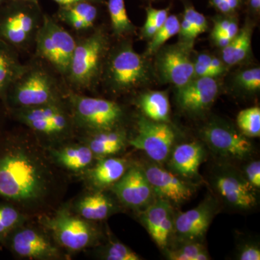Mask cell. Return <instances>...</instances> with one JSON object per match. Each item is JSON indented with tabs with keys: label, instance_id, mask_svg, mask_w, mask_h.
<instances>
[{
	"label": "cell",
	"instance_id": "46",
	"mask_svg": "<svg viewBox=\"0 0 260 260\" xmlns=\"http://www.w3.org/2000/svg\"><path fill=\"white\" fill-rule=\"evenodd\" d=\"M230 13L236 11L239 8L241 0H225Z\"/></svg>",
	"mask_w": 260,
	"mask_h": 260
},
{
	"label": "cell",
	"instance_id": "15",
	"mask_svg": "<svg viewBox=\"0 0 260 260\" xmlns=\"http://www.w3.org/2000/svg\"><path fill=\"white\" fill-rule=\"evenodd\" d=\"M188 44L172 46L164 49L158 58L160 73L178 89L189 83L194 77V62Z\"/></svg>",
	"mask_w": 260,
	"mask_h": 260
},
{
	"label": "cell",
	"instance_id": "23",
	"mask_svg": "<svg viewBox=\"0 0 260 260\" xmlns=\"http://www.w3.org/2000/svg\"><path fill=\"white\" fill-rule=\"evenodd\" d=\"M127 164L124 159L108 158L100 160L90 172V178L98 187L113 186L127 170Z\"/></svg>",
	"mask_w": 260,
	"mask_h": 260
},
{
	"label": "cell",
	"instance_id": "11",
	"mask_svg": "<svg viewBox=\"0 0 260 260\" xmlns=\"http://www.w3.org/2000/svg\"><path fill=\"white\" fill-rule=\"evenodd\" d=\"M142 168L155 198L166 200L172 205L184 204L189 201L198 189V184L194 181L187 180L156 162L146 164Z\"/></svg>",
	"mask_w": 260,
	"mask_h": 260
},
{
	"label": "cell",
	"instance_id": "30",
	"mask_svg": "<svg viewBox=\"0 0 260 260\" xmlns=\"http://www.w3.org/2000/svg\"><path fill=\"white\" fill-rule=\"evenodd\" d=\"M167 258L171 260H209L205 246L200 242L182 243L179 247L168 249Z\"/></svg>",
	"mask_w": 260,
	"mask_h": 260
},
{
	"label": "cell",
	"instance_id": "12",
	"mask_svg": "<svg viewBox=\"0 0 260 260\" xmlns=\"http://www.w3.org/2000/svg\"><path fill=\"white\" fill-rule=\"evenodd\" d=\"M218 211V201L213 197H208L196 208L174 217L173 234H175L181 244L201 242Z\"/></svg>",
	"mask_w": 260,
	"mask_h": 260
},
{
	"label": "cell",
	"instance_id": "49",
	"mask_svg": "<svg viewBox=\"0 0 260 260\" xmlns=\"http://www.w3.org/2000/svg\"><path fill=\"white\" fill-rule=\"evenodd\" d=\"M4 1V0H0V4H1Z\"/></svg>",
	"mask_w": 260,
	"mask_h": 260
},
{
	"label": "cell",
	"instance_id": "19",
	"mask_svg": "<svg viewBox=\"0 0 260 260\" xmlns=\"http://www.w3.org/2000/svg\"><path fill=\"white\" fill-rule=\"evenodd\" d=\"M205 156L206 150L202 143H181L172 149L169 157V167L171 171L187 180H198L201 179L199 169Z\"/></svg>",
	"mask_w": 260,
	"mask_h": 260
},
{
	"label": "cell",
	"instance_id": "6",
	"mask_svg": "<svg viewBox=\"0 0 260 260\" xmlns=\"http://www.w3.org/2000/svg\"><path fill=\"white\" fill-rule=\"evenodd\" d=\"M202 139L219 158L242 161L251 156L254 146L249 138L231 126L212 122L201 130Z\"/></svg>",
	"mask_w": 260,
	"mask_h": 260
},
{
	"label": "cell",
	"instance_id": "39",
	"mask_svg": "<svg viewBox=\"0 0 260 260\" xmlns=\"http://www.w3.org/2000/svg\"><path fill=\"white\" fill-rule=\"evenodd\" d=\"M213 30L223 32L227 37L233 39L237 37L239 32V27H238L237 21L234 20L229 18L221 19V20H217Z\"/></svg>",
	"mask_w": 260,
	"mask_h": 260
},
{
	"label": "cell",
	"instance_id": "37",
	"mask_svg": "<svg viewBox=\"0 0 260 260\" xmlns=\"http://www.w3.org/2000/svg\"><path fill=\"white\" fill-rule=\"evenodd\" d=\"M243 176L246 181L256 190L260 188V162L259 160H253L246 164L244 168Z\"/></svg>",
	"mask_w": 260,
	"mask_h": 260
},
{
	"label": "cell",
	"instance_id": "9",
	"mask_svg": "<svg viewBox=\"0 0 260 260\" xmlns=\"http://www.w3.org/2000/svg\"><path fill=\"white\" fill-rule=\"evenodd\" d=\"M146 62L129 45L122 46L114 53L108 64L107 77L113 88L129 90L144 83L148 78Z\"/></svg>",
	"mask_w": 260,
	"mask_h": 260
},
{
	"label": "cell",
	"instance_id": "1",
	"mask_svg": "<svg viewBox=\"0 0 260 260\" xmlns=\"http://www.w3.org/2000/svg\"><path fill=\"white\" fill-rule=\"evenodd\" d=\"M57 78L41 63L25 64L8 93L20 109L59 103Z\"/></svg>",
	"mask_w": 260,
	"mask_h": 260
},
{
	"label": "cell",
	"instance_id": "2",
	"mask_svg": "<svg viewBox=\"0 0 260 260\" xmlns=\"http://www.w3.org/2000/svg\"><path fill=\"white\" fill-rule=\"evenodd\" d=\"M42 178L36 164L27 155L11 153L0 159V194L25 201L37 198L42 190Z\"/></svg>",
	"mask_w": 260,
	"mask_h": 260
},
{
	"label": "cell",
	"instance_id": "25",
	"mask_svg": "<svg viewBox=\"0 0 260 260\" xmlns=\"http://www.w3.org/2000/svg\"><path fill=\"white\" fill-rule=\"evenodd\" d=\"M139 107L145 117L150 120L168 122L170 115V104L167 93L150 91L143 93L138 100Z\"/></svg>",
	"mask_w": 260,
	"mask_h": 260
},
{
	"label": "cell",
	"instance_id": "13",
	"mask_svg": "<svg viewBox=\"0 0 260 260\" xmlns=\"http://www.w3.org/2000/svg\"><path fill=\"white\" fill-rule=\"evenodd\" d=\"M112 189L123 204L135 210H143L156 199L141 167L127 169Z\"/></svg>",
	"mask_w": 260,
	"mask_h": 260
},
{
	"label": "cell",
	"instance_id": "47",
	"mask_svg": "<svg viewBox=\"0 0 260 260\" xmlns=\"http://www.w3.org/2000/svg\"><path fill=\"white\" fill-rule=\"evenodd\" d=\"M248 4L251 10L259 13L260 10V0H247Z\"/></svg>",
	"mask_w": 260,
	"mask_h": 260
},
{
	"label": "cell",
	"instance_id": "8",
	"mask_svg": "<svg viewBox=\"0 0 260 260\" xmlns=\"http://www.w3.org/2000/svg\"><path fill=\"white\" fill-rule=\"evenodd\" d=\"M174 141L175 133L167 122L142 116L138 121V133L129 143L144 152L154 162L162 164L169 159Z\"/></svg>",
	"mask_w": 260,
	"mask_h": 260
},
{
	"label": "cell",
	"instance_id": "28",
	"mask_svg": "<svg viewBox=\"0 0 260 260\" xmlns=\"http://www.w3.org/2000/svg\"><path fill=\"white\" fill-rule=\"evenodd\" d=\"M60 164L70 170L78 171L85 169L92 162L93 153L89 147L75 146L65 148L55 153Z\"/></svg>",
	"mask_w": 260,
	"mask_h": 260
},
{
	"label": "cell",
	"instance_id": "38",
	"mask_svg": "<svg viewBox=\"0 0 260 260\" xmlns=\"http://www.w3.org/2000/svg\"><path fill=\"white\" fill-rule=\"evenodd\" d=\"M195 62L208 67L210 69L215 71L218 75L223 74L225 70V66L223 61L220 60L218 58L208 55V54H200Z\"/></svg>",
	"mask_w": 260,
	"mask_h": 260
},
{
	"label": "cell",
	"instance_id": "33",
	"mask_svg": "<svg viewBox=\"0 0 260 260\" xmlns=\"http://www.w3.org/2000/svg\"><path fill=\"white\" fill-rule=\"evenodd\" d=\"M104 258L108 260H140L141 256L120 242H111L104 251Z\"/></svg>",
	"mask_w": 260,
	"mask_h": 260
},
{
	"label": "cell",
	"instance_id": "31",
	"mask_svg": "<svg viewBox=\"0 0 260 260\" xmlns=\"http://www.w3.org/2000/svg\"><path fill=\"white\" fill-rule=\"evenodd\" d=\"M180 23L176 15H169L165 23L152 37L147 48V55H151L160 49L168 40L179 32Z\"/></svg>",
	"mask_w": 260,
	"mask_h": 260
},
{
	"label": "cell",
	"instance_id": "10",
	"mask_svg": "<svg viewBox=\"0 0 260 260\" xmlns=\"http://www.w3.org/2000/svg\"><path fill=\"white\" fill-rule=\"evenodd\" d=\"M220 200L233 209L249 210L257 204L256 189L246 181L242 173L229 167L217 169L212 179Z\"/></svg>",
	"mask_w": 260,
	"mask_h": 260
},
{
	"label": "cell",
	"instance_id": "44",
	"mask_svg": "<svg viewBox=\"0 0 260 260\" xmlns=\"http://www.w3.org/2000/svg\"><path fill=\"white\" fill-rule=\"evenodd\" d=\"M158 30V28H157L154 24L146 20L143 30V34H144L145 37L152 38L155 35V32H156Z\"/></svg>",
	"mask_w": 260,
	"mask_h": 260
},
{
	"label": "cell",
	"instance_id": "14",
	"mask_svg": "<svg viewBox=\"0 0 260 260\" xmlns=\"http://www.w3.org/2000/svg\"><path fill=\"white\" fill-rule=\"evenodd\" d=\"M44 223L52 232L59 244L69 250H81L93 241L92 228L81 219L65 212L47 219Z\"/></svg>",
	"mask_w": 260,
	"mask_h": 260
},
{
	"label": "cell",
	"instance_id": "4",
	"mask_svg": "<svg viewBox=\"0 0 260 260\" xmlns=\"http://www.w3.org/2000/svg\"><path fill=\"white\" fill-rule=\"evenodd\" d=\"M77 41L54 19L44 15L36 37V54L62 76H68Z\"/></svg>",
	"mask_w": 260,
	"mask_h": 260
},
{
	"label": "cell",
	"instance_id": "21",
	"mask_svg": "<svg viewBox=\"0 0 260 260\" xmlns=\"http://www.w3.org/2000/svg\"><path fill=\"white\" fill-rule=\"evenodd\" d=\"M25 65L20 61L18 51L0 39V96L8 94Z\"/></svg>",
	"mask_w": 260,
	"mask_h": 260
},
{
	"label": "cell",
	"instance_id": "26",
	"mask_svg": "<svg viewBox=\"0 0 260 260\" xmlns=\"http://www.w3.org/2000/svg\"><path fill=\"white\" fill-rule=\"evenodd\" d=\"M113 204L107 195L102 193L88 195L78 205V211L84 218L100 220L109 216L113 210Z\"/></svg>",
	"mask_w": 260,
	"mask_h": 260
},
{
	"label": "cell",
	"instance_id": "7",
	"mask_svg": "<svg viewBox=\"0 0 260 260\" xmlns=\"http://www.w3.org/2000/svg\"><path fill=\"white\" fill-rule=\"evenodd\" d=\"M70 99L77 120L95 133L116 129L122 119V109L115 102L78 94H71Z\"/></svg>",
	"mask_w": 260,
	"mask_h": 260
},
{
	"label": "cell",
	"instance_id": "20",
	"mask_svg": "<svg viewBox=\"0 0 260 260\" xmlns=\"http://www.w3.org/2000/svg\"><path fill=\"white\" fill-rule=\"evenodd\" d=\"M13 247L18 255L30 259L52 257L57 250L47 238L32 229H24L15 234Z\"/></svg>",
	"mask_w": 260,
	"mask_h": 260
},
{
	"label": "cell",
	"instance_id": "35",
	"mask_svg": "<svg viewBox=\"0 0 260 260\" xmlns=\"http://www.w3.org/2000/svg\"><path fill=\"white\" fill-rule=\"evenodd\" d=\"M20 215L10 207H0V234H5L18 223Z\"/></svg>",
	"mask_w": 260,
	"mask_h": 260
},
{
	"label": "cell",
	"instance_id": "32",
	"mask_svg": "<svg viewBox=\"0 0 260 260\" xmlns=\"http://www.w3.org/2000/svg\"><path fill=\"white\" fill-rule=\"evenodd\" d=\"M237 125L243 135L249 138L260 136V109L251 107L241 111L237 118Z\"/></svg>",
	"mask_w": 260,
	"mask_h": 260
},
{
	"label": "cell",
	"instance_id": "29",
	"mask_svg": "<svg viewBox=\"0 0 260 260\" xmlns=\"http://www.w3.org/2000/svg\"><path fill=\"white\" fill-rule=\"evenodd\" d=\"M108 10L113 31L121 37L133 31L134 25L128 16L124 0H109Z\"/></svg>",
	"mask_w": 260,
	"mask_h": 260
},
{
	"label": "cell",
	"instance_id": "18",
	"mask_svg": "<svg viewBox=\"0 0 260 260\" xmlns=\"http://www.w3.org/2000/svg\"><path fill=\"white\" fill-rule=\"evenodd\" d=\"M218 82L213 78L192 79L178 92V102L186 112L198 114L206 110L218 95Z\"/></svg>",
	"mask_w": 260,
	"mask_h": 260
},
{
	"label": "cell",
	"instance_id": "45",
	"mask_svg": "<svg viewBox=\"0 0 260 260\" xmlns=\"http://www.w3.org/2000/svg\"><path fill=\"white\" fill-rule=\"evenodd\" d=\"M210 3L214 8L223 13H230L225 0H210Z\"/></svg>",
	"mask_w": 260,
	"mask_h": 260
},
{
	"label": "cell",
	"instance_id": "43",
	"mask_svg": "<svg viewBox=\"0 0 260 260\" xmlns=\"http://www.w3.org/2000/svg\"><path fill=\"white\" fill-rule=\"evenodd\" d=\"M213 38L215 42L218 47L224 48L232 42V39L227 37L223 32H219L218 30H213Z\"/></svg>",
	"mask_w": 260,
	"mask_h": 260
},
{
	"label": "cell",
	"instance_id": "42",
	"mask_svg": "<svg viewBox=\"0 0 260 260\" xmlns=\"http://www.w3.org/2000/svg\"><path fill=\"white\" fill-rule=\"evenodd\" d=\"M208 29V22L204 15L198 12L193 25L192 39H195L199 34L206 31Z\"/></svg>",
	"mask_w": 260,
	"mask_h": 260
},
{
	"label": "cell",
	"instance_id": "24",
	"mask_svg": "<svg viewBox=\"0 0 260 260\" xmlns=\"http://www.w3.org/2000/svg\"><path fill=\"white\" fill-rule=\"evenodd\" d=\"M126 135L124 132L115 129L96 132L89 142V148L93 155L107 157L120 151L124 148Z\"/></svg>",
	"mask_w": 260,
	"mask_h": 260
},
{
	"label": "cell",
	"instance_id": "27",
	"mask_svg": "<svg viewBox=\"0 0 260 260\" xmlns=\"http://www.w3.org/2000/svg\"><path fill=\"white\" fill-rule=\"evenodd\" d=\"M251 32L250 27L245 25L238 32L226 47L223 48V61L226 64H237L244 60L251 49Z\"/></svg>",
	"mask_w": 260,
	"mask_h": 260
},
{
	"label": "cell",
	"instance_id": "22",
	"mask_svg": "<svg viewBox=\"0 0 260 260\" xmlns=\"http://www.w3.org/2000/svg\"><path fill=\"white\" fill-rule=\"evenodd\" d=\"M98 15L93 3L80 2L68 6H60L58 16L61 21L75 30H83L93 26Z\"/></svg>",
	"mask_w": 260,
	"mask_h": 260
},
{
	"label": "cell",
	"instance_id": "3",
	"mask_svg": "<svg viewBox=\"0 0 260 260\" xmlns=\"http://www.w3.org/2000/svg\"><path fill=\"white\" fill-rule=\"evenodd\" d=\"M44 15L38 4L18 0L0 15V39L17 51L34 45Z\"/></svg>",
	"mask_w": 260,
	"mask_h": 260
},
{
	"label": "cell",
	"instance_id": "48",
	"mask_svg": "<svg viewBox=\"0 0 260 260\" xmlns=\"http://www.w3.org/2000/svg\"><path fill=\"white\" fill-rule=\"evenodd\" d=\"M23 1L29 2V3H35V4H38V2H39V0H23Z\"/></svg>",
	"mask_w": 260,
	"mask_h": 260
},
{
	"label": "cell",
	"instance_id": "40",
	"mask_svg": "<svg viewBox=\"0 0 260 260\" xmlns=\"http://www.w3.org/2000/svg\"><path fill=\"white\" fill-rule=\"evenodd\" d=\"M237 259L240 260H259V245L254 243H246L241 246L237 254Z\"/></svg>",
	"mask_w": 260,
	"mask_h": 260
},
{
	"label": "cell",
	"instance_id": "34",
	"mask_svg": "<svg viewBox=\"0 0 260 260\" xmlns=\"http://www.w3.org/2000/svg\"><path fill=\"white\" fill-rule=\"evenodd\" d=\"M239 85L250 91H255L260 88V69L252 68L243 71L237 78Z\"/></svg>",
	"mask_w": 260,
	"mask_h": 260
},
{
	"label": "cell",
	"instance_id": "5",
	"mask_svg": "<svg viewBox=\"0 0 260 260\" xmlns=\"http://www.w3.org/2000/svg\"><path fill=\"white\" fill-rule=\"evenodd\" d=\"M108 49L107 36L101 30L77 41L67 78L78 88L93 86L100 75Z\"/></svg>",
	"mask_w": 260,
	"mask_h": 260
},
{
	"label": "cell",
	"instance_id": "36",
	"mask_svg": "<svg viewBox=\"0 0 260 260\" xmlns=\"http://www.w3.org/2000/svg\"><path fill=\"white\" fill-rule=\"evenodd\" d=\"M198 11L194 8L186 6L184 10V18L180 23L179 34L184 39L192 40L193 25Z\"/></svg>",
	"mask_w": 260,
	"mask_h": 260
},
{
	"label": "cell",
	"instance_id": "17",
	"mask_svg": "<svg viewBox=\"0 0 260 260\" xmlns=\"http://www.w3.org/2000/svg\"><path fill=\"white\" fill-rule=\"evenodd\" d=\"M19 117L30 129L43 134H59L68 126V117L59 103L20 109Z\"/></svg>",
	"mask_w": 260,
	"mask_h": 260
},
{
	"label": "cell",
	"instance_id": "41",
	"mask_svg": "<svg viewBox=\"0 0 260 260\" xmlns=\"http://www.w3.org/2000/svg\"><path fill=\"white\" fill-rule=\"evenodd\" d=\"M169 8L158 10L151 8V7H148L146 9V20L151 22L157 28H159L167 20L168 16H169Z\"/></svg>",
	"mask_w": 260,
	"mask_h": 260
},
{
	"label": "cell",
	"instance_id": "16",
	"mask_svg": "<svg viewBox=\"0 0 260 260\" xmlns=\"http://www.w3.org/2000/svg\"><path fill=\"white\" fill-rule=\"evenodd\" d=\"M174 217L173 205L158 198L142 210V223L160 249H166L174 233Z\"/></svg>",
	"mask_w": 260,
	"mask_h": 260
}]
</instances>
